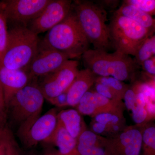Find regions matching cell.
<instances>
[{
    "label": "cell",
    "mask_w": 155,
    "mask_h": 155,
    "mask_svg": "<svg viewBox=\"0 0 155 155\" xmlns=\"http://www.w3.org/2000/svg\"><path fill=\"white\" fill-rule=\"evenodd\" d=\"M45 99L35 78L17 92L7 105V119L18 127L19 138L29 130L41 116Z\"/></svg>",
    "instance_id": "obj_1"
},
{
    "label": "cell",
    "mask_w": 155,
    "mask_h": 155,
    "mask_svg": "<svg viewBox=\"0 0 155 155\" xmlns=\"http://www.w3.org/2000/svg\"><path fill=\"white\" fill-rule=\"evenodd\" d=\"M40 40L26 25H14L8 30L5 52L0 66L11 69L28 67L35 55Z\"/></svg>",
    "instance_id": "obj_2"
},
{
    "label": "cell",
    "mask_w": 155,
    "mask_h": 155,
    "mask_svg": "<svg viewBox=\"0 0 155 155\" xmlns=\"http://www.w3.org/2000/svg\"><path fill=\"white\" fill-rule=\"evenodd\" d=\"M42 41L64 53L70 60L81 58L89 49L90 43L72 8L61 23L48 31Z\"/></svg>",
    "instance_id": "obj_3"
},
{
    "label": "cell",
    "mask_w": 155,
    "mask_h": 155,
    "mask_svg": "<svg viewBox=\"0 0 155 155\" xmlns=\"http://www.w3.org/2000/svg\"><path fill=\"white\" fill-rule=\"evenodd\" d=\"M72 8L81 27L94 49L107 51L111 45L107 12L98 4L87 1H75Z\"/></svg>",
    "instance_id": "obj_4"
},
{
    "label": "cell",
    "mask_w": 155,
    "mask_h": 155,
    "mask_svg": "<svg viewBox=\"0 0 155 155\" xmlns=\"http://www.w3.org/2000/svg\"><path fill=\"white\" fill-rule=\"evenodd\" d=\"M87 69L98 76L114 77L122 81L133 79L136 69V62L130 56L115 51L89 49L82 55Z\"/></svg>",
    "instance_id": "obj_5"
},
{
    "label": "cell",
    "mask_w": 155,
    "mask_h": 155,
    "mask_svg": "<svg viewBox=\"0 0 155 155\" xmlns=\"http://www.w3.org/2000/svg\"><path fill=\"white\" fill-rule=\"evenodd\" d=\"M111 45L116 51L127 55L135 56L148 38V31L128 17L114 13L108 25Z\"/></svg>",
    "instance_id": "obj_6"
},
{
    "label": "cell",
    "mask_w": 155,
    "mask_h": 155,
    "mask_svg": "<svg viewBox=\"0 0 155 155\" xmlns=\"http://www.w3.org/2000/svg\"><path fill=\"white\" fill-rule=\"evenodd\" d=\"M78 65L77 61L69 60L54 72L41 78L38 83L45 99L48 101L67 91L79 72Z\"/></svg>",
    "instance_id": "obj_7"
},
{
    "label": "cell",
    "mask_w": 155,
    "mask_h": 155,
    "mask_svg": "<svg viewBox=\"0 0 155 155\" xmlns=\"http://www.w3.org/2000/svg\"><path fill=\"white\" fill-rule=\"evenodd\" d=\"M143 125L127 126L116 135L106 137L105 146L109 155H140Z\"/></svg>",
    "instance_id": "obj_8"
},
{
    "label": "cell",
    "mask_w": 155,
    "mask_h": 155,
    "mask_svg": "<svg viewBox=\"0 0 155 155\" xmlns=\"http://www.w3.org/2000/svg\"><path fill=\"white\" fill-rule=\"evenodd\" d=\"M51 0H6L2 1L8 22L14 25L27 26L49 4Z\"/></svg>",
    "instance_id": "obj_9"
},
{
    "label": "cell",
    "mask_w": 155,
    "mask_h": 155,
    "mask_svg": "<svg viewBox=\"0 0 155 155\" xmlns=\"http://www.w3.org/2000/svg\"><path fill=\"white\" fill-rule=\"evenodd\" d=\"M69 60L64 53L50 47L40 40L28 71L32 79L43 77L54 72Z\"/></svg>",
    "instance_id": "obj_10"
},
{
    "label": "cell",
    "mask_w": 155,
    "mask_h": 155,
    "mask_svg": "<svg viewBox=\"0 0 155 155\" xmlns=\"http://www.w3.org/2000/svg\"><path fill=\"white\" fill-rule=\"evenodd\" d=\"M72 4L70 0H51L39 16L29 22L27 27L38 35L48 32L68 16Z\"/></svg>",
    "instance_id": "obj_11"
},
{
    "label": "cell",
    "mask_w": 155,
    "mask_h": 155,
    "mask_svg": "<svg viewBox=\"0 0 155 155\" xmlns=\"http://www.w3.org/2000/svg\"><path fill=\"white\" fill-rule=\"evenodd\" d=\"M75 107L81 115L92 117L107 112L124 113L125 107L122 101L109 99L90 89L81 98Z\"/></svg>",
    "instance_id": "obj_12"
},
{
    "label": "cell",
    "mask_w": 155,
    "mask_h": 155,
    "mask_svg": "<svg viewBox=\"0 0 155 155\" xmlns=\"http://www.w3.org/2000/svg\"><path fill=\"white\" fill-rule=\"evenodd\" d=\"M58 112L56 108H53L40 116L27 132L19 137L22 143L26 147H31L41 142H45L57 127Z\"/></svg>",
    "instance_id": "obj_13"
},
{
    "label": "cell",
    "mask_w": 155,
    "mask_h": 155,
    "mask_svg": "<svg viewBox=\"0 0 155 155\" xmlns=\"http://www.w3.org/2000/svg\"><path fill=\"white\" fill-rule=\"evenodd\" d=\"M31 80L27 70L9 69L0 66V83L2 87L6 105L11 98Z\"/></svg>",
    "instance_id": "obj_14"
},
{
    "label": "cell",
    "mask_w": 155,
    "mask_h": 155,
    "mask_svg": "<svg viewBox=\"0 0 155 155\" xmlns=\"http://www.w3.org/2000/svg\"><path fill=\"white\" fill-rule=\"evenodd\" d=\"M97 76L87 68L79 71L67 91L68 106L76 107L81 98L94 85Z\"/></svg>",
    "instance_id": "obj_15"
},
{
    "label": "cell",
    "mask_w": 155,
    "mask_h": 155,
    "mask_svg": "<svg viewBox=\"0 0 155 155\" xmlns=\"http://www.w3.org/2000/svg\"><path fill=\"white\" fill-rule=\"evenodd\" d=\"M58 120L68 133L76 140L87 129L82 115L76 109L60 111L58 114Z\"/></svg>",
    "instance_id": "obj_16"
},
{
    "label": "cell",
    "mask_w": 155,
    "mask_h": 155,
    "mask_svg": "<svg viewBox=\"0 0 155 155\" xmlns=\"http://www.w3.org/2000/svg\"><path fill=\"white\" fill-rule=\"evenodd\" d=\"M44 143L54 144L62 155H80L77 149V140L58 122L52 134Z\"/></svg>",
    "instance_id": "obj_17"
},
{
    "label": "cell",
    "mask_w": 155,
    "mask_h": 155,
    "mask_svg": "<svg viewBox=\"0 0 155 155\" xmlns=\"http://www.w3.org/2000/svg\"><path fill=\"white\" fill-rule=\"evenodd\" d=\"M115 12L137 22L148 31L150 35L155 31V18L134 6L123 2Z\"/></svg>",
    "instance_id": "obj_18"
},
{
    "label": "cell",
    "mask_w": 155,
    "mask_h": 155,
    "mask_svg": "<svg viewBox=\"0 0 155 155\" xmlns=\"http://www.w3.org/2000/svg\"><path fill=\"white\" fill-rule=\"evenodd\" d=\"M103 137L97 135L87 129L77 139V149L80 155H94V147L98 143Z\"/></svg>",
    "instance_id": "obj_19"
},
{
    "label": "cell",
    "mask_w": 155,
    "mask_h": 155,
    "mask_svg": "<svg viewBox=\"0 0 155 155\" xmlns=\"http://www.w3.org/2000/svg\"><path fill=\"white\" fill-rule=\"evenodd\" d=\"M140 155H155V123L151 121L143 125Z\"/></svg>",
    "instance_id": "obj_20"
},
{
    "label": "cell",
    "mask_w": 155,
    "mask_h": 155,
    "mask_svg": "<svg viewBox=\"0 0 155 155\" xmlns=\"http://www.w3.org/2000/svg\"><path fill=\"white\" fill-rule=\"evenodd\" d=\"M96 82L102 84L107 86L115 92L122 100H123L125 91L130 87L129 85L124 83L123 81L118 80L111 76H97Z\"/></svg>",
    "instance_id": "obj_21"
},
{
    "label": "cell",
    "mask_w": 155,
    "mask_h": 155,
    "mask_svg": "<svg viewBox=\"0 0 155 155\" xmlns=\"http://www.w3.org/2000/svg\"><path fill=\"white\" fill-rule=\"evenodd\" d=\"M155 55V36L148 38L139 48L135 56L137 61L142 64Z\"/></svg>",
    "instance_id": "obj_22"
},
{
    "label": "cell",
    "mask_w": 155,
    "mask_h": 155,
    "mask_svg": "<svg viewBox=\"0 0 155 155\" xmlns=\"http://www.w3.org/2000/svg\"><path fill=\"white\" fill-rule=\"evenodd\" d=\"M0 133L5 142L6 155H18L17 143L11 129L5 125L0 127Z\"/></svg>",
    "instance_id": "obj_23"
},
{
    "label": "cell",
    "mask_w": 155,
    "mask_h": 155,
    "mask_svg": "<svg viewBox=\"0 0 155 155\" xmlns=\"http://www.w3.org/2000/svg\"><path fill=\"white\" fill-rule=\"evenodd\" d=\"M93 121L108 125H112L121 122H125L124 113L107 112L95 115Z\"/></svg>",
    "instance_id": "obj_24"
},
{
    "label": "cell",
    "mask_w": 155,
    "mask_h": 155,
    "mask_svg": "<svg viewBox=\"0 0 155 155\" xmlns=\"http://www.w3.org/2000/svg\"><path fill=\"white\" fill-rule=\"evenodd\" d=\"M2 1L0 2V61L5 52L8 40V29Z\"/></svg>",
    "instance_id": "obj_25"
},
{
    "label": "cell",
    "mask_w": 155,
    "mask_h": 155,
    "mask_svg": "<svg viewBox=\"0 0 155 155\" xmlns=\"http://www.w3.org/2000/svg\"><path fill=\"white\" fill-rule=\"evenodd\" d=\"M123 2L134 6L151 16H155V0H125Z\"/></svg>",
    "instance_id": "obj_26"
},
{
    "label": "cell",
    "mask_w": 155,
    "mask_h": 155,
    "mask_svg": "<svg viewBox=\"0 0 155 155\" xmlns=\"http://www.w3.org/2000/svg\"><path fill=\"white\" fill-rule=\"evenodd\" d=\"M131 111L132 118L136 125H142L150 122L146 106L136 104Z\"/></svg>",
    "instance_id": "obj_27"
},
{
    "label": "cell",
    "mask_w": 155,
    "mask_h": 155,
    "mask_svg": "<svg viewBox=\"0 0 155 155\" xmlns=\"http://www.w3.org/2000/svg\"><path fill=\"white\" fill-rule=\"evenodd\" d=\"M133 87L136 91L142 93L147 101L155 102V86L151 82L137 84Z\"/></svg>",
    "instance_id": "obj_28"
},
{
    "label": "cell",
    "mask_w": 155,
    "mask_h": 155,
    "mask_svg": "<svg viewBox=\"0 0 155 155\" xmlns=\"http://www.w3.org/2000/svg\"><path fill=\"white\" fill-rule=\"evenodd\" d=\"M94 91L97 93L114 101H122L110 88L102 84L96 82L94 84Z\"/></svg>",
    "instance_id": "obj_29"
},
{
    "label": "cell",
    "mask_w": 155,
    "mask_h": 155,
    "mask_svg": "<svg viewBox=\"0 0 155 155\" xmlns=\"http://www.w3.org/2000/svg\"><path fill=\"white\" fill-rule=\"evenodd\" d=\"M90 130L93 132L101 136H106V137H110V125H105L92 121L90 125Z\"/></svg>",
    "instance_id": "obj_30"
},
{
    "label": "cell",
    "mask_w": 155,
    "mask_h": 155,
    "mask_svg": "<svg viewBox=\"0 0 155 155\" xmlns=\"http://www.w3.org/2000/svg\"><path fill=\"white\" fill-rule=\"evenodd\" d=\"M123 99L125 107L128 110L131 111L136 105V92L133 86H130L125 91Z\"/></svg>",
    "instance_id": "obj_31"
},
{
    "label": "cell",
    "mask_w": 155,
    "mask_h": 155,
    "mask_svg": "<svg viewBox=\"0 0 155 155\" xmlns=\"http://www.w3.org/2000/svg\"><path fill=\"white\" fill-rule=\"evenodd\" d=\"M7 109L2 87L0 83V127L6 125Z\"/></svg>",
    "instance_id": "obj_32"
},
{
    "label": "cell",
    "mask_w": 155,
    "mask_h": 155,
    "mask_svg": "<svg viewBox=\"0 0 155 155\" xmlns=\"http://www.w3.org/2000/svg\"><path fill=\"white\" fill-rule=\"evenodd\" d=\"M49 102L58 107H63L68 106L67 91L63 93L58 96L49 100Z\"/></svg>",
    "instance_id": "obj_33"
},
{
    "label": "cell",
    "mask_w": 155,
    "mask_h": 155,
    "mask_svg": "<svg viewBox=\"0 0 155 155\" xmlns=\"http://www.w3.org/2000/svg\"><path fill=\"white\" fill-rule=\"evenodd\" d=\"M143 69L149 75L155 76V55L142 63Z\"/></svg>",
    "instance_id": "obj_34"
},
{
    "label": "cell",
    "mask_w": 155,
    "mask_h": 155,
    "mask_svg": "<svg viewBox=\"0 0 155 155\" xmlns=\"http://www.w3.org/2000/svg\"><path fill=\"white\" fill-rule=\"evenodd\" d=\"M106 137H103L101 141L94 147V155H109L105 146L104 142Z\"/></svg>",
    "instance_id": "obj_35"
},
{
    "label": "cell",
    "mask_w": 155,
    "mask_h": 155,
    "mask_svg": "<svg viewBox=\"0 0 155 155\" xmlns=\"http://www.w3.org/2000/svg\"><path fill=\"white\" fill-rule=\"evenodd\" d=\"M0 155H6L5 146L1 133H0Z\"/></svg>",
    "instance_id": "obj_36"
},
{
    "label": "cell",
    "mask_w": 155,
    "mask_h": 155,
    "mask_svg": "<svg viewBox=\"0 0 155 155\" xmlns=\"http://www.w3.org/2000/svg\"><path fill=\"white\" fill-rule=\"evenodd\" d=\"M44 155H62L59 152V151L58 152H55V151H51L49 152H47L45 153L44 154Z\"/></svg>",
    "instance_id": "obj_37"
},
{
    "label": "cell",
    "mask_w": 155,
    "mask_h": 155,
    "mask_svg": "<svg viewBox=\"0 0 155 155\" xmlns=\"http://www.w3.org/2000/svg\"><path fill=\"white\" fill-rule=\"evenodd\" d=\"M150 82H151L155 86V76H153L152 80Z\"/></svg>",
    "instance_id": "obj_38"
}]
</instances>
